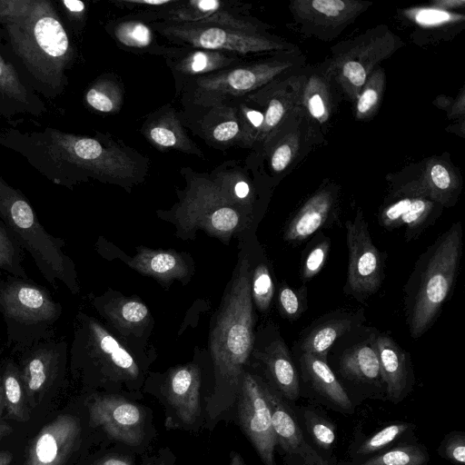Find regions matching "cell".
Returning <instances> with one entry per match:
<instances>
[{
    "mask_svg": "<svg viewBox=\"0 0 465 465\" xmlns=\"http://www.w3.org/2000/svg\"><path fill=\"white\" fill-rule=\"evenodd\" d=\"M141 133L152 145L161 151L174 150L203 156L201 149L187 134L180 113L170 104L148 114Z\"/></svg>",
    "mask_w": 465,
    "mask_h": 465,
    "instance_id": "cell-22",
    "label": "cell"
},
{
    "mask_svg": "<svg viewBox=\"0 0 465 465\" xmlns=\"http://www.w3.org/2000/svg\"><path fill=\"white\" fill-rule=\"evenodd\" d=\"M305 73L298 70L284 74L246 96L263 113V124L252 148L255 153L291 120L303 113L302 104Z\"/></svg>",
    "mask_w": 465,
    "mask_h": 465,
    "instance_id": "cell-11",
    "label": "cell"
},
{
    "mask_svg": "<svg viewBox=\"0 0 465 465\" xmlns=\"http://www.w3.org/2000/svg\"><path fill=\"white\" fill-rule=\"evenodd\" d=\"M433 5L440 8H462L465 5L463 0H441L434 1Z\"/></svg>",
    "mask_w": 465,
    "mask_h": 465,
    "instance_id": "cell-51",
    "label": "cell"
},
{
    "mask_svg": "<svg viewBox=\"0 0 465 465\" xmlns=\"http://www.w3.org/2000/svg\"><path fill=\"white\" fill-rule=\"evenodd\" d=\"M180 117L184 126L190 127L213 148L224 150L242 144V127L235 104L180 113Z\"/></svg>",
    "mask_w": 465,
    "mask_h": 465,
    "instance_id": "cell-17",
    "label": "cell"
},
{
    "mask_svg": "<svg viewBox=\"0 0 465 465\" xmlns=\"http://www.w3.org/2000/svg\"><path fill=\"white\" fill-rule=\"evenodd\" d=\"M46 5L30 1L25 11L9 19L8 27L25 63L38 77L57 85L73 53L63 25Z\"/></svg>",
    "mask_w": 465,
    "mask_h": 465,
    "instance_id": "cell-5",
    "label": "cell"
},
{
    "mask_svg": "<svg viewBox=\"0 0 465 465\" xmlns=\"http://www.w3.org/2000/svg\"><path fill=\"white\" fill-rule=\"evenodd\" d=\"M144 465H175L174 457L169 450H161L158 455L149 458Z\"/></svg>",
    "mask_w": 465,
    "mask_h": 465,
    "instance_id": "cell-50",
    "label": "cell"
},
{
    "mask_svg": "<svg viewBox=\"0 0 465 465\" xmlns=\"http://www.w3.org/2000/svg\"><path fill=\"white\" fill-rule=\"evenodd\" d=\"M93 465H134L132 459L122 454H108L98 460Z\"/></svg>",
    "mask_w": 465,
    "mask_h": 465,
    "instance_id": "cell-49",
    "label": "cell"
},
{
    "mask_svg": "<svg viewBox=\"0 0 465 465\" xmlns=\"http://www.w3.org/2000/svg\"><path fill=\"white\" fill-rule=\"evenodd\" d=\"M430 455L424 445L418 442H401L366 460L365 465H425Z\"/></svg>",
    "mask_w": 465,
    "mask_h": 465,
    "instance_id": "cell-37",
    "label": "cell"
},
{
    "mask_svg": "<svg viewBox=\"0 0 465 465\" xmlns=\"http://www.w3.org/2000/svg\"><path fill=\"white\" fill-rule=\"evenodd\" d=\"M269 381H266L290 405L301 393L300 378L292 360L281 341L273 342L260 355Z\"/></svg>",
    "mask_w": 465,
    "mask_h": 465,
    "instance_id": "cell-25",
    "label": "cell"
},
{
    "mask_svg": "<svg viewBox=\"0 0 465 465\" xmlns=\"http://www.w3.org/2000/svg\"><path fill=\"white\" fill-rule=\"evenodd\" d=\"M153 30L177 47L202 48L248 55L294 51V46L268 32H245L232 28L163 22L148 23Z\"/></svg>",
    "mask_w": 465,
    "mask_h": 465,
    "instance_id": "cell-8",
    "label": "cell"
},
{
    "mask_svg": "<svg viewBox=\"0 0 465 465\" xmlns=\"http://www.w3.org/2000/svg\"><path fill=\"white\" fill-rule=\"evenodd\" d=\"M293 410L302 429L319 453L329 460L336 461L332 456L337 438L334 422L313 406Z\"/></svg>",
    "mask_w": 465,
    "mask_h": 465,
    "instance_id": "cell-32",
    "label": "cell"
},
{
    "mask_svg": "<svg viewBox=\"0 0 465 465\" xmlns=\"http://www.w3.org/2000/svg\"><path fill=\"white\" fill-rule=\"evenodd\" d=\"M47 155L101 181L128 184L140 181L149 168L147 158L111 137H84L51 132L45 142Z\"/></svg>",
    "mask_w": 465,
    "mask_h": 465,
    "instance_id": "cell-3",
    "label": "cell"
},
{
    "mask_svg": "<svg viewBox=\"0 0 465 465\" xmlns=\"http://www.w3.org/2000/svg\"><path fill=\"white\" fill-rule=\"evenodd\" d=\"M0 220L32 257L53 286L78 290L74 265L64 252V242L46 232L29 202L0 179Z\"/></svg>",
    "mask_w": 465,
    "mask_h": 465,
    "instance_id": "cell-4",
    "label": "cell"
},
{
    "mask_svg": "<svg viewBox=\"0 0 465 465\" xmlns=\"http://www.w3.org/2000/svg\"><path fill=\"white\" fill-rule=\"evenodd\" d=\"M375 345L387 398L397 404L410 392L411 385L405 353L388 336L378 337Z\"/></svg>",
    "mask_w": 465,
    "mask_h": 465,
    "instance_id": "cell-24",
    "label": "cell"
},
{
    "mask_svg": "<svg viewBox=\"0 0 465 465\" xmlns=\"http://www.w3.org/2000/svg\"><path fill=\"white\" fill-rule=\"evenodd\" d=\"M384 207L381 213V224L389 229L405 225L411 231L423 229L428 225L436 204L432 200L414 194H405Z\"/></svg>",
    "mask_w": 465,
    "mask_h": 465,
    "instance_id": "cell-28",
    "label": "cell"
},
{
    "mask_svg": "<svg viewBox=\"0 0 465 465\" xmlns=\"http://www.w3.org/2000/svg\"><path fill=\"white\" fill-rule=\"evenodd\" d=\"M249 8L238 1L177 0L166 7L133 15L147 23L195 24L245 32H267L265 25L248 13Z\"/></svg>",
    "mask_w": 465,
    "mask_h": 465,
    "instance_id": "cell-10",
    "label": "cell"
},
{
    "mask_svg": "<svg viewBox=\"0 0 465 465\" xmlns=\"http://www.w3.org/2000/svg\"><path fill=\"white\" fill-rule=\"evenodd\" d=\"M262 382L271 409L276 448L284 465H335L337 461L323 458L312 445L293 408L264 380Z\"/></svg>",
    "mask_w": 465,
    "mask_h": 465,
    "instance_id": "cell-13",
    "label": "cell"
},
{
    "mask_svg": "<svg viewBox=\"0 0 465 465\" xmlns=\"http://www.w3.org/2000/svg\"><path fill=\"white\" fill-rule=\"evenodd\" d=\"M29 280L13 276L0 280V312L8 342L17 350L49 341L62 314L61 304Z\"/></svg>",
    "mask_w": 465,
    "mask_h": 465,
    "instance_id": "cell-6",
    "label": "cell"
},
{
    "mask_svg": "<svg viewBox=\"0 0 465 465\" xmlns=\"http://www.w3.org/2000/svg\"><path fill=\"white\" fill-rule=\"evenodd\" d=\"M0 270L11 276L29 280L24 268L22 247L0 220Z\"/></svg>",
    "mask_w": 465,
    "mask_h": 465,
    "instance_id": "cell-39",
    "label": "cell"
},
{
    "mask_svg": "<svg viewBox=\"0 0 465 465\" xmlns=\"http://www.w3.org/2000/svg\"><path fill=\"white\" fill-rule=\"evenodd\" d=\"M2 383L5 402L11 414L22 417L24 414V385L20 369L12 361H6Z\"/></svg>",
    "mask_w": 465,
    "mask_h": 465,
    "instance_id": "cell-41",
    "label": "cell"
},
{
    "mask_svg": "<svg viewBox=\"0 0 465 465\" xmlns=\"http://www.w3.org/2000/svg\"><path fill=\"white\" fill-rule=\"evenodd\" d=\"M65 7L72 13L81 14L84 10V4L77 0H65L64 1Z\"/></svg>",
    "mask_w": 465,
    "mask_h": 465,
    "instance_id": "cell-52",
    "label": "cell"
},
{
    "mask_svg": "<svg viewBox=\"0 0 465 465\" xmlns=\"http://www.w3.org/2000/svg\"><path fill=\"white\" fill-rule=\"evenodd\" d=\"M123 87L118 80L97 79L85 94V101L95 111L111 114L120 110L123 104Z\"/></svg>",
    "mask_w": 465,
    "mask_h": 465,
    "instance_id": "cell-38",
    "label": "cell"
},
{
    "mask_svg": "<svg viewBox=\"0 0 465 465\" xmlns=\"http://www.w3.org/2000/svg\"><path fill=\"white\" fill-rule=\"evenodd\" d=\"M335 465H365L363 463H355L352 461H337Z\"/></svg>",
    "mask_w": 465,
    "mask_h": 465,
    "instance_id": "cell-56",
    "label": "cell"
},
{
    "mask_svg": "<svg viewBox=\"0 0 465 465\" xmlns=\"http://www.w3.org/2000/svg\"><path fill=\"white\" fill-rule=\"evenodd\" d=\"M371 5L357 0H295L289 8L303 34L331 41Z\"/></svg>",
    "mask_w": 465,
    "mask_h": 465,
    "instance_id": "cell-14",
    "label": "cell"
},
{
    "mask_svg": "<svg viewBox=\"0 0 465 465\" xmlns=\"http://www.w3.org/2000/svg\"><path fill=\"white\" fill-rule=\"evenodd\" d=\"M251 293L261 311L269 308L273 295V283L268 268L263 264L257 266L253 272Z\"/></svg>",
    "mask_w": 465,
    "mask_h": 465,
    "instance_id": "cell-42",
    "label": "cell"
},
{
    "mask_svg": "<svg viewBox=\"0 0 465 465\" xmlns=\"http://www.w3.org/2000/svg\"><path fill=\"white\" fill-rule=\"evenodd\" d=\"M92 424L112 439L137 446L146 438L147 414L143 406L117 394L95 397L89 406Z\"/></svg>",
    "mask_w": 465,
    "mask_h": 465,
    "instance_id": "cell-15",
    "label": "cell"
},
{
    "mask_svg": "<svg viewBox=\"0 0 465 465\" xmlns=\"http://www.w3.org/2000/svg\"><path fill=\"white\" fill-rule=\"evenodd\" d=\"M460 253L461 227L455 223L440 238L425 268L411 315L413 338L426 331L449 295Z\"/></svg>",
    "mask_w": 465,
    "mask_h": 465,
    "instance_id": "cell-9",
    "label": "cell"
},
{
    "mask_svg": "<svg viewBox=\"0 0 465 465\" xmlns=\"http://www.w3.org/2000/svg\"><path fill=\"white\" fill-rule=\"evenodd\" d=\"M78 420L62 415L45 425L34 440L25 465H63L80 437Z\"/></svg>",
    "mask_w": 465,
    "mask_h": 465,
    "instance_id": "cell-18",
    "label": "cell"
},
{
    "mask_svg": "<svg viewBox=\"0 0 465 465\" xmlns=\"http://www.w3.org/2000/svg\"><path fill=\"white\" fill-rule=\"evenodd\" d=\"M10 428L8 426H5V425H3V424H0V435L5 433V432H7V430H9Z\"/></svg>",
    "mask_w": 465,
    "mask_h": 465,
    "instance_id": "cell-57",
    "label": "cell"
},
{
    "mask_svg": "<svg viewBox=\"0 0 465 465\" xmlns=\"http://www.w3.org/2000/svg\"><path fill=\"white\" fill-rule=\"evenodd\" d=\"M279 302L285 315L296 317L301 311V300L296 292L289 287H282L279 293Z\"/></svg>",
    "mask_w": 465,
    "mask_h": 465,
    "instance_id": "cell-47",
    "label": "cell"
},
{
    "mask_svg": "<svg viewBox=\"0 0 465 465\" xmlns=\"http://www.w3.org/2000/svg\"><path fill=\"white\" fill-rule=\"evenodd\" d=\"M415 425L411 422L398 421L391 423L371 436L365 439L354 450L355 460L352 462L361 463L367 459L379 454L402 439H409L413 434Z\"/></svg>",
    "mask_w": 465,
    "mask_h": 465,
    "instance_id": "cell-34",
    "label": "cell"
},
{
    "mask_svg": "<svg viewBox=\"0 0 465 465\" xmlns=\"http://www.w3.org/2000/svg\"><path fill=\"white\" fill-rule=\"evenodd\" d=\"M302 113L291 120L262 148L255 153L256 157L267 160L268 168L272 174L282 173L295 160L302 145Z\"/></svg>",
    "mask_w": 465,
    "mask_h": 465,
    "instance_id": "cell-26",
    "label": "cell"
},
{
    "mask_svg": "<svg viewBox=\"0 0 465 465\" xmlns=\"http://www.w3.org/2000/svg\"><path fill=\"white\" fill-rule=\"evenodd\" d=\"M201 372L188 364L173 369L165 382L163 397L172 415L182 426H191L201 415Z\"/></svg>",
    "mask_w": 465,
    "mask_h": 465,
    "instance_id": "cell-21",
    "label": "cell"
},
{
    "mask_svg": "<svg viewBox=\"0 0 465 465\" xmlns=\"http://www.w3.org/2000/svg\"><path fill=\"white\" fill-rule=\"evenodd\" d=\"M236 401L239 423L242 431L263 464L276 465V437L262 378L243 371Z\"/></svg>",
    "mask_w": 465,
    "mask_h": 465,
    "instance_id": "cell-12",
    "label": "cell"
},
{
    "mask_svg": "<svg viewBox=\"0 0 465 465\" xmlns=\"http://www.w3.org/2000/svg\"><path fill=\"white\" fill-rule=\"evenodd\" d=\"M439 455L455 465L465 464V433L454 430L447 434L438 448Z\"/></svg>",
    "mask_w": 465,
    "mask_h": 465,
    "instance_id": "cell-43",
    "label": "cell"
},
{
    "mask_svg": "<svg viewBox=\"0 0 465 465\" xmlns=\"http://www.w3.org/2000/svg\"><path fill=\"white\" fill-rule=\"evenodd\" d=\"M12 460V455L8 452H0V465H9Z\"/></svg>",
    "mask_w": 465,
    "mask_h": 465,
    "instance_id": "cell-54",
    "label": "cell"
},
{
    "mask_svg": "<svg viewBox=\"0 0 465 465\" xmlns=\"http://www.w3.org/2000/svg\"><path fill=\"white\" fill-rule=\"evenodd\" d=\"M385 85V71L378 66L370 74L354 101L355 117L358 120H368L377 113L384 94Z\"/></svg>",
    "mask_w": 465,
    "mask_h": 465,
    "instance_id": "cell-36",
    "label": "cell"
},
{
    "mask_svg": "<svg viewBox=\"0 0 465 465\" xmlns=\"http://www.w3.org/2000/svg\"><path fill=\"white\" fill-rule=\"evenodd\" d=\"M293 53L282 52L264 59L245 60L230 68L184 82L176 93L183 107L181 113L234 104L275 79L295 71L299 57Z\"/></svg>",
    "mask_w": 465,
    "mask_h": 465,
    "instance_id": "cell-2",
    "label": "cell"
},
{
    "mask_svg": "<svg viewBox=\"0 0 465 465\" xmlns=\"http://www.w3.org/2000/svg\"><path fill=\"white\" fill-rule=\"evenodd\" d=\"M351 322L339 319L325 322L313 329L303 340L302 350L326 361L327 353L334 341L351 329Z\"/></svg>",
    "mask_w": 465,
    "mask_h": 465,
    "instance_id": "cell-35",
    "label": "cell"
},
{
    "mask_svg": "<svg viewBox=\"0 0 465 465\" xmlns=\"http://www.w3.org/2000/svg\"><path fill=\"white\" fill-rule=\"evenodd\" d=\"M402 45L400 36L380 25L332 46L322 66L337 89L354 102L373 70Z\"/></svg>",
    "mask_w": 465,
    "mask_h": 465,
    "instance_id": "cell-7",
    "label": "cell"
},
{
    "mask_svg": "<svg viewBox=\"0 0 465 465\" xmlns=\"http://www.w3.org/2000/svg\"><path fill=\"white\" fill-rule=\"evenodd\" d=\"M334 90H338L323 66L305 73L302 104L306 116L326 124L334 113Z\"/></svg>",
    "mask_w": 465,
    "mask_h": 465,
    "instance_id": "cell-27",
    "label": "cell"
},
{
    "mask_svg": "<svg viewBox=\"0 0 465 465\" xmlns=\"http://www.w3.org/2000/svg\"><path fill=\"white\" fill-rule=\"evenodd\" d=\"M164 59L174 77L176 93L192 78L211 74L246 60L232 53L173 45Z\"/></svg>",
    "mask_w": 465,
    "mask_h": 465,
    "instance_id": "cell-19",
    "label": "cell"
},
{
    "mask_svg": "<svg viewBox=\"0 0 465 465\" xmlns=\"http://www.w3.org/2000/svg\"><path fill=\"white\" fill-rule=\"evenodd\" d=\"M113 2L119 7L143 12L166 7L176 3L177 0H115Z\"/></svg>",
    "mask_w": 465,
    "mask_h": 465,
    "instance_id": "cell-46",
    "label": "cell"
},
{
    "mask_svg": "<svg viewBox=\"0 0 465 465\" xmlns=\"http://www.w3.org/2000/svg\"><path fill=\"white\" fill-rule=\"evenodd\" d=\"M341 371L350 380L369 385H383L375 343H361L341 359Z\"/></svg>",
    "mask_w": 465,
    "mask_h": 465,
    "instance_id": "cell-31",
    "label": "cell"
},
{
    "mask_svg": "<svg viewBox=\"0 0 465 465\" xmlns=\"http://www.w3.org/2000/svg\"><path fill=\"white\" fill-rule=\"evenodd\" d=\"M329 246V242L323 241L310 251L302 267V275L304 280L314 277L322 270L328 256Z\"/></svg>",
    "mask_w": 465,
    "mask_h": 465,
    "instance_id": "cell-45",
    "label": "cell"
},
{
    "mask_svg": "<svg viewBox=\"0 0 465 465\" xmlns=\"http://www.w3.org/2000/svg\"><path fill=\"white\" fill-rule=\"evenodd\" d=\"M11 70L0 56V87L6 92L10 91L12 94L17 93V94L22 95L20 83Z\"/></svg>",
    "mask_w": 465,
    "mask_h": 465,
    "instance_id": "cell-48",
    "label": "cell"
},
{
    "mask_svg": "<svg viewBox=\"0 0 465 465\" xmlns=\"http://www.w3.org/2000/svg\"><path fill=\"white\" fill-rule=\"evenodd\" d=\"M64 341H45L26 349L20 371L24 389L30 396L45 390L57 377L66 361Z\"/></svg>",
    "mask_w": 465,
    "mask_h": 465,
    "instance_id": "cell-20",
    "label": "cell"
},
{
    "mask_svg": "<svg viewBox=\"0 0 465 465\" xmlns=\"http://www.w3.org/2000/svg\"><path fill=\"white\" fill-rule=\"evenodd\" d=\"M302 372L312 388L331 409L345 414L353 412L351 398L326 361L311 353L301 357Z\"/></svg>",
    "mask_w": 465,
    "mask_h": 465,
    "instance_id": "cell-23",
    "label": "cell"
},
{
    "mask_svg": "<svg viewBox=\"0 0 465 465\" xmlns=\"http://www.w3.org/2000/svg\"><path fill=\"white\" fill-rule=\"evenodd\" d=\"M349 249L348 285L358 294L375 292L381 282V262L362 213L345 223Z\"/></svg>",
    "mask_w": 465,
    "mask_h": 465,
    "instance_id": "cell-16",
    "label": "cell"
},
{
    "mask_svg": "<svg viewBox=\"0 0 465 465\" xmlns=\"http://www.w3.org/2000/svg\"><path fill=\"white\" fill-rule=\"evenodd\" d=\"M234 104L242 127L241 147L252 149L263 124V113L247 97Z\"/></svg>",
    "mask_w": 465,
    "mask_h": 465,
    "instance_id": "cell-40",
    "label": "cell"
},
{
    "mask_svg": "<svg viewBox=\"0 0 465 465\" xmlns=\"http://www.w3.org/2000/svg\"><path fill=\"white\" fill-rule=\"evenodd\" d=\"M107 313L114 320H121L126 324H136L143 322L148 316L147 307L138 301H127L116 309L107 310Z\"/></svg>",
    "mask_w": 465,
    "mask_h": 465,
    "instance_id": "cell-44",
    "label": "cell"
},
{
    "mask_svg": "<svg viewBox=\"0 0 465 465\" xmlns=\"http://www.w3.org/2000/svg\"><path fill=\"white\" fill-rule=\"evenodd\" d=\"M129 265L142 273L163 280L183 278L187 273L183 258L169 251H140L129 261Z\"/></svg>",
    "mask_w": 465,
    "mask_h": 465,
    "instance_id": "cell-33",
    "label": "cell"
},
{
    "mask_svg": "<svg viewBox=\"0 0 465 465\" xmlns=\"http://www.w3.org/2000/svg\"><path fill=\"white\" fill-rule=\"evenodd\" d=\"M106 30L120 45L134 52L164 57L171 49V46L158 45L150 25L134 15L110 22Z\"/></svg>",
    "mask_w": 465,
    "mask_h": 465,
    "instance_id": "cell-30",
    "label": "cell"
},
{
    "mask_svg": "<svg viewBox=\"0 0 465 465\" xmlns=\"http://www.w3.org/2000/svg\"><path fill=\"white\" fill-rule=\"evenodd\" d=\"M252 322L249 262L243 259L211 337L216 384L206 400L209 421L236 401L243 366L252 348Z\"/></svg>",
    "mask_w": 465,
    "mask_h": 465,
    "instance_id": "cell-1",
    "label": "cell"
},
{
    "mask_svg": "<svg viewBox=\"0 0 465 465\" xmlns=\"http://www.w3.org/2000/svg\"><path fill=\"white\" fill-rule=\"evenodd\" d=\"M5 396H4V390H3V383H2V378L0 376V414L3 411V409L5 407Z\"/></svg>",
    "mask_w": 465,
    "mask_h": 465,
    "instance_id": "cell-55",
    "label": "cell"
},
{
    "mask_svg": "<svg viewBox=\"0 0 465 465\" xmlns=\"http://www.w3.org/2000/svg\"><path fill=\"white\" fill-rule=\"evenodd\" d=\"M229 465H247L243 458L235 451H232Z\"/></svg>",
    "mask_w": 465,
    "mask_h": 465,
    "instance_id": "cell-53",
    "label": "cell"
},
{
    "mask_svg": "<svg viewBox=\"0 0 465 465\" xmlns=\"http://www.w3.org/2000/svg\"><path fill=\"white\" fill-rule=\"evenodd\" d=\"M334 202L335 195L331 189L317 191L289 223L285 239L289 242H300L314 233L326 222Z\"/></svg>",
    "mask_w": 465,
    "mask_h": 465,
    "instance_id": "cell-29",
    "label": "cell"
}]
</instances>
